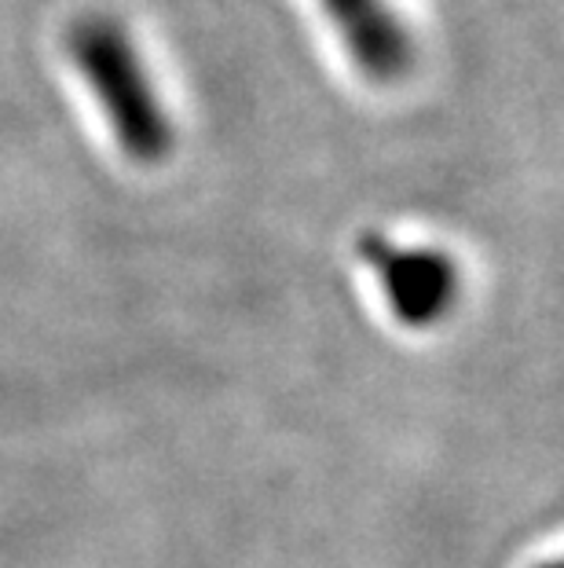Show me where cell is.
Masks as SVG:
<instances>
[{"instance_id":"cell-4","label":"cell","mask_w":564,"mask_h":568,"mask_svg":"<svg viewBox=\"0 0 564 568\" xmlns=\"http://www.w3.org/2000/svg\"><path fill=\"white\" fill-rule=\"evenodd\" d=\"M539 568H561L557 561H546V565H539Z\"/></svg>"},{"instance_id":"cell-2","label":"cell","mask_w":564,"mask_h":568,"mask_svg":"<svg viewBox=\"0 0 564 568\" xmlns=\"http://www.w3.org/2000/svg\"><path fill=\"white\" fill-rule=\"evenodd\" d=\"M359 257L375 268L392 316L411 331H429L459 301V264L437 246H400L386 232L359 235Z\"/></svg>"},{"instance_id":"cell-3","label":"cell","mask_w":564,"mask_h":568,"mask_svg":"<svg viewBox=\"0 0 564 568\" xmlns=\"http://www.w3.org/2000/svg\"><path fill=\"white\" fill-rule=\"evenodd\" d=\"M352 63L370 81H396L411 70V33L386 0H322Z\"/></svg>"},{"instance_id":"cell-1","label":"cell","mask_w":564,"mask_h":568,"mask_svg":"<svg viewBox=\"0 0 564 568\" xmlns=\"http://www.w3.org/2000/svg\"><path fill=\"white\" fill-rule=\"evenodd\" d=\"M70 59L100 100L117 148L140 165L170 159L176 143L173 122L122 22L111 16H85L70 30Z\"/></svg>"}]
</instances>
